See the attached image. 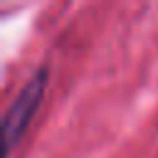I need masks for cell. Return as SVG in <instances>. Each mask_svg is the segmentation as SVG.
Listing matches in <instances>:
<instances>
[{
    "label": "cell",
    "instance_id": "6da1fadb",
    "mask_svg": "<svg viewBox=\"0 0 158 158\" xmlns=\"http://www.w3.org/2000/svg\"><path fill=\"white\" fill-rule=\"evenodd\" d=\"M47 81H49V69L47 64L37 67L30 79L22 84V89L15 94L12 104L7 106L5 116H2V138H5V158L12 156L15 146L20 143V138L25 136L42 96H44V89H47Z\"/></svg>",
    "mask_w": 158,
    "mask_h": 158
}]
</instances>
